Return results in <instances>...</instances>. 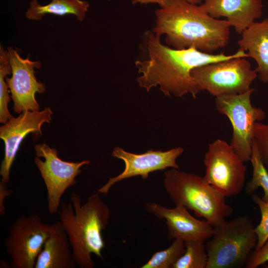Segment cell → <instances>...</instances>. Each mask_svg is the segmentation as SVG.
<instances>
[{"instance_id": "6da1fadb", "label": "cell", "mask_w": 268, "mask_h": 268, "mask_svg": "<svg viewBox=\"0 0 268 268\" xmlns=\"http://www.w3.org/2000/svg\"><path fill=\"white\" fill-rule=\"evenodd\" d=\"M148 58L136 61L135 66L141 75L137 81L140 87L149 91L159 86L165 95L181 97L191 94L196 98L199 93L191 76L195 67L203 65L235 58H249L240 49L232 55L208 54L194 48L177 50L165 46L160 42V36L148 31L145 33Z\"/></svg>"}, {"instance_id": "7a4b0ae2", "label": "cell", "mask_w": 268, "mask_h": 268, "mask_svg": "<svg viewBox=\"0 0 268 268\" xmlns=\"http://www.w3.org/2000/svg\"><path fill=\"white\" fill-rule=\"evenodd\" d=\"M159 6L152 32L165 35L168 46L213 54L227 46L231 26L227 20L214 18L200 4L185 0H162Z\"/></svg>"}, {"instance_id": "3957f363", "label": "cell", "mask_w": 268, "mask_h": 268, "mask_svg": "<svg viewBox=\"0 0 268 268\" xmlns=\"http://www.w3.org/2000/svg\"><path fill=\"white\" fill-rule=\"evenodd\" d=\"M100 193L92 194L82 203L76 193L70 195V202H62L59 210L60 221L68 238L74 259L80 268L94 267L91 255L103 259L105 247L102 232L110 218L108 205Z\"/></svg>"}, {"instance_id": "277c9868", "label": "cell", "mask_w": 268, "mask_h": 268, "mask_svg": "<svg viewBox=\"0 0 268 268\" xmlns=\"http://www.w3.org/2000/svg\"><path fill=\"white\" fill-rule=\"evenodd\" d=\"M164 188L175 205H183L215 227L232 215L225 197L204 178L177 168L166 171Z\"/></svg>"}, {"instance_id": "5b68a950", "label": "cell", "mask_w": 268, "mask_h": 268, "mask_svg": "<svg viewBox=\"0 0 268 268\" xmlns=\"http://www.w3.org/2000/svg\"><path fill=\"white\" fill-rule=\"evenodd\" d=\"M205 244L206 268H241L256 247L257 236L251 219L247 215L225 219L214 227Z\"/></svg>"}, {"instance_id": "8992f818", "label": "cell", "mask_w": 268, "mask_h": 268, "mask_svg": "<svg viewBox=\"0 0 268 268\" xmlns=\"http://www.w3.org/2000/svg\"><path fill=\"white\" fill-rule=\"evenodd\" d=\"M191 74L199 92L206 91L215 97L244 93L258 77L243 57L203 65L194 68Z\"/></svg>"}, {"instance_id": "52a82bcc", "label": "cell", "mask_w": 268, "mask_h": 268, "mask_svg": "<svg viewBox=\"0 0 268 268\" xmlns=\"http://www.w3.org/2000/svg\"><path fill=\"white\" fill-rule=\"evenodd\" d=\"M254 91L251 88L243 93L223 95L215 99L217 112L226 116L231 124L230 144L245 162L251 159L255 124L266 117L262 109L252 105L251 96Z\"/></svg>"}, {"instance_id": "ba28073f", "label": "cell", "mask_w": 268, "mask_h": 268, "mask_svg": "<svg viewBox=\"0 0 268 268\" xmlns=\"http://www.w3.org/2000/svg\"><path fill=\"white\" fill-rule=\"evenodd\" d=\"M205 180L225 197L240 194L243 189L247 168L231 145L221 139L211 142L205 153Z\"/></svg>"}, {"instance_id": "9c48e42d", "label": "cell", "mask_w": 268, "mask_h": 268, "mask_svg": "<svg viewBox=\"0 0 268 268\" xmlns=\"http://www.w3.org/2000/svg\"><path fill=\"white\" fill-rule=\"evenodd\" d=\"M53 224L43 222L36 213L17 218L4 242L12 268H34L39 255L50 236Z\"/></svg>"}, {"instance_id": "30bf717a", "label": "cell", "mask_w": 268, "mask_h": 268, "mask_svg": "<svg viewBox=\"0 0 268 268\" xmlns=\"http://www.w3.org/2000/svg\"><path fill=\"white\" fill-rule=\"evenodd\" d=\"M34 149L36 155L34 161L47 191L48 211L51 214H55L59 211L64 194L76 183L75 178L81 172V168L90 161L63 160L58 156L56 149L45 143L36 144Z\"/></svg>"}, {"instance_id": "8fae6325", "label": "cell", "mask_w": 268, "mask_h": 268, "mask_svg": "<svg viewBox=\"0 0 268 268\" xmlns=\"http://www.w3.org/2000/svg\"><path fill=\"white\" fill-rule=\"evenodd\" d=\"M184 151L183 148L178 146L166 151L150 149L143 153L136 154L127 151L119 146L115 147L112 155L124 161L125 168L121 174L109 178L97 192L107 195L113 185L125 179L140 176L145 180L153 172L169 168L179 169L177 160Z\"/></svg>"}, {"instance_id": "7c38bea8", "label": "cell", "mask_w": 268, "mask_h": 268, "mask_svg": "<svg viewBox=\"0 0 268 268\" xmlns=\"http://www.w3.org/2000/svg\"><path fill=\"white\" fill-rule=\"evenodd\" d=\"M7 51L11 67V76L6 77L13 109L17 114L26 111H40V106L35 98L36 93H43L46 90L44 83L38 81L35 69L41 67L40 61H32L29 57L23 59L12 47Z\"/></svg>"}, {"instance_id": "4fadbf2b", "label": "cell", "mask_w": 268, "mask_h": 268, "mask_svg": "<svg viewBox=\"0 0 268 268\" xmlns=\"http://www.w3.org/2000/svg\"><path fill=\"white\" fill-rule=\"evenodd\" d=\"M53 114L50 107L42 111H26L0 126V137L4 144V155L0 169V183L7 186L11 166L23 139L30 134L37 137L41 136L42 126L44 123H50Z\"/></svg>"}, {"instance_id": "5bb4252c", "label": "cell", "mask_w": 268, "mask_h": 268, "mask_svg": "<svg viewBox=\"0 0 268 268\" xmlns=\"http://www.w3.org/2000/svg\"><path fill=\"white\" fill-rule=\"evenodd\" d=\"M145 207L148 212L157 218L165 220L169 240L205 242L214 233V227L205 220L194 217L183 205L169 208L154 202H148Z\"/></svg>"}, {"instance_id": "9a60e30c", "label": "cell", "mask_w": 268, "mask_h": 268, "mask_svg": "<svg viewBox=\"0 0 268 268\" xmlns=\"http://www.w3.org/2000/svg\"><path fill=\"white\" fill-rule=\"evenodd\" d=\"M200 5L214 18H226L238 34L262 16L264 7L262 0H203Z\"/></svg>"}, {"instance_id": "2e32d148", "label": "cell", "mask_w": 268, "mask_h": 268, "mask_svg": "<svg viewBox=\"0 0 268 268\" xmlns=\"http://www.w3.org/2000/svg\"><path fill=\"white\" fill-rule=\"evenodd\" d=\"M76 266L67 234L60 221H57L53 224L34 268H75Z\"/></svg>"}, {"instance_id": "e0dca14e", "label": "cell", "mask_w": 268, "mask_h": 268, "mask_svg": "<svg viewBox=\"0 0 268 268\" xmlns=\"http://www.w3.org/2000/svg\"><path fill=\"white\" fill-rule=\"evenodd\" d=\"M239 49L257 63L256 70L260 80L268 83V17L255 21L241 34L237 43Z\"/></svg>"}, {"instance_id": "ac0fdd59", "label": "cell", "mask_w": 268, "mask_h": 268, "mask_svg": "<svg viewBox=\"0 0 268 268\" xmlns=\"http://www.w3.org/2000/svg\"><path fill=\"white\" fill-rule=\"evenodd\" d=\"M89 3L84 0H51L45 5H41L38 0H31L25 16L32 20H41L46 14L63 16L74 15L77 19L82 21L85 18Z\"/></svg>"}, {"instance_id": "d6986e66", "label": "cell", "mask_w": 268, "mask_h": 268, "mask_svg": "<svg viewBox=\"0 0 268 268\" xmlns=\"http://www.w3.org/2000/svg\"><path fill=\"white\" fill-rule=\"evenodd\" d=\"M250 161L253 167L252 177L246 184L245 193L251 195L258 188L261 187L264 193L262 199L268 202V170L263 163L254 140Z\"/></svg>"}, {"instance_id": "ffe728a7", "label": "cell", "mask_w": 268, "mask_h": 268, "mask_svg": "<svg viewBox=\"0 0 268 268\" xmlns=\"http://www.w3.org/2000/svg\"><path fill=\"white\" fill-rule=\"evenodd\" d=\"M185 251L173 268H206L208 255L204 242L185 241Z\"/></svg>"}, {"instance_id": "44dd1931", "label": "cell", "mask_w": 268, "mask_h": 268, "mask_svg": "<svg viewBox=\"0 0 268 268\" xmlns=\"http://www.w3.org/2000/svg\"><path fill=\"white\" fill-rule=\"evenodd\" d=\"M185 251V242L174 239L166 249L154 253L141 268H173L178 260Z\"/></svg>"}, {"instance_id": "7402d4cb", "label": "cell", "mask_w": 268, "mask_h": 268, "mask_svg": "<svg viewBox=\"0 0 268 268\" xmlns=\"http://www.w3.org/2000/svg\"><path fill=\"white\" fill-rule=\"evenodd\" d=\"M11 67L7 50L0 46V122L5 124L13 116L9 112L8 104L10 100L8 86L5 78L11 74Z\"/></svg>"}, {"instance_id": "603a6c76", "label": "cell", "mask_w": 268, "mask_h": 268, "mask_svg": "<svg viewBox=\"0 0 268 268\" xmlns=\"http://www.w3.org/2000/svg\"><path fill=\"white\" fill-rule=\"evenodd\" d=\"M251 196L254 202L258 206L261 214V221L255 227L257 243L254 250H258L268 240V202L256 194H253Z\"/></svg>"}, {"instance_id": "cb8c5ba5", "label": "cell", "mask_w": 268, "mask_h": 268, "mask_svg": "<svg viewBox=\"0 0 268 268\" xmlns=\"http://www.w3.org/2000/svg\"><path fill=\"white\" fill-rule=\"evenodd\" d=\"M254 141L263 163L268 170V121L266 124L261 122L256 123L254 129Z\"/></svg>"}, {"instance_id": "d4e9b609", "label": "cell", "mask_w": 268, "mask_h": 268, "mask_svg": "<svg viewBox=\"0 0 268 268\" xmlns=\"http://www.w3.org/2000/svg\"><path fill=\"white\" fill-rule=\"evenodd\" d=\"M267 262H268V240L260 249L251 252L244 267L256 268Z\"/></svg>"}, {"instance_id": "484cf974", "label": "cell", "mask_w": 268, "mask_h": 268, "mask_svg": "<svg viewBox=\"0 0 268 268\" xmlns=\"http://www.w3.org/2000/svg\"><path fill=\"white\" fill-rule=\"evenodd\" d=\"M12 192L7 189V186L0 183V213L1 215L5 214V207L3 204L4 200L6 197Z\"/></svg>"}, {"instance_id": "4316f807", "label": "cell", "mask_w": 268, "mask_h": 268, "mask_svg": "<svg viewBox=\"0 0 268 268\" xmlns=\"http://www.w3.org/2000/svg\"><path fill=\"white\" fill-rule=\"evenodd\" d=\"M162 0H132V3L133 4H147L150 3H157L159 5L162 2Z\"/></svg>"}, {"instance_id": "83f0119b", "label": "cell", "mask_w": 268, "mask_h": 268, "mask_svg": "<svg viewBox=\"0 0 268 268\" xmlns=\"http://www.w3.org/2000/svg\"><path fill=\"white\" fill-rule=\"evenodd\" d=\"M190 3L200 4L202 3V0H185Z\"/></svg>"}]
</instances>
